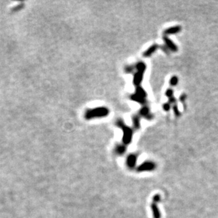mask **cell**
I'll use <instances>...</instances> for the list:
<instances>
[{
  "mask_svg": "<svg viewBox=\"0 0 218 218\" xmlns=\"http://www.w3.org/2000/svg\"><path fill=\"white\" fill-rule=\"evenodd\" d=\"M133 70H134V68L133 67H128L125 68V72L128 73H132L133 72Z\"/></svg>",
  "mask_w": 218,
  "mask_h": 218,
  "instance_id": "19",
  "label": "cell"
},
{
  "mask_svg": "<svg viewBox=\"0 0 218 218\" xmlns=\"http://www.w3.org/2000/svg\"><path fill=\"white\" fill-rule=\"evenodd\" d=\"M116 126H118L119 128L122 129L123 132V141L125 144H129L130 143V142L133 139V129L129 127V126H125V124H124L123 121L122 120H119L116 121Z\"/></svg>",
  "mask_w": 218,
  "mask_h": 218,
  "instance_id": "2",
  "label": "cell"
},
{
  "mask_svg": "<svg viewBox=\"0 0 218 218\" xmlns=\"http://www.w3.org/2000/svg\"><path fill=\"white\" fill-rule=\"evenodd\" d=\"M135 68L137 69V72L144 73V72H145V70H146V65H145V64H144V63L140 62L136 64Z\"/></svg>",
  "mask_w": 218,
  "mask_h": 218,
  "instance_id": "12",
  "label": "cell"
},
{
  "mask_svg": "<svg viewBox=\"0 0 218 218\" xmlns=\"http://www.w3.org/2000/svg\"><path fill=\"white\" fill-rule=\"evenodd\" d=\"M135 94H137L139 96H140V97H142V98H146V97H147V93L145 92V90H144L143 88L140 87V86H137Z\"/></svg>",
  "mask_w": 218,
  "mask_h": 218,
  "instance_id": "11",
  "label": "cell"
},
{
  "mask_svg": "<svg viewBox=\"0 0 218 218\" xmlns=\"http://www.w3.org/2000/svg\"><path fill=\"white\" fill-rule=\"evenodd\" d=\"M155 167V164L153 163L148 162V163H144L142 164L139 167V171H146V170H152Z\"/></svg>",
  "mask_w": 218,
  "mask_h": 218,
  "instance_id": "5",
  "label": "cell"
},
{
  "mask_svg": "<svg viewBox=\"0 0 218 218\" xmlns=\"http://www.w3.org/2000/svg\"><path fill=\"white\" fill-rule=\"evenodd\" d=\"M179 82V79H178V78H177L176 76H173V77H171V80H170V85L171 86H176L177 85V83H178Z\"/></svg>",
  "mask_w": 218,
  "mask_h": 218,
  "instance_id": "15",
  "label": "cell"
},
{
  "mask_svg": "<svg viewBox=\"0 0 218 218\" xmlns=\"http://www.w3.org/2000/svg\"><path fill=\"white\" fill-rule=\"evenodd\" d=\"M163 40L164 41V43H165V45L166 46V47L168 48L169 50H170V51L174 52H177V50H178V47H177L176 44H175V43L172 41V40H171L168 37H166V36H164Z\"/></svg>",
  "mask_w": 218,
  "mask_h": 218,
  "instance_id": "3",
  "label": "cell"
},
{
  "mask_svg": "<svg viewBox=\"0 0 218 218\" xmlns=\"http://www.w3.org/2000/svg\"><path fill=\"white\" fill-rule=\"evenodd\" d=\"M166 97H168L169 98H173L174 96V91L172 89H168L166 91Z\"/></svg>",
  "mask_w": 218,
  "mask_h": 218,
  "instance_id": "16",
  "label": "cell"
},
{
  "mask_svg": "<svg viewBox=\"0 0 218 218\" xmlns=\"http://www.w3.org/2000/svg\"><path fill=\"white\" fill-rule=\"evenodd\" d=\"M109 115V110L106 107H98L88 110L85 113L86 120H92L94 118L105 117Z\"/></svg>",
  "mask_w": 218,
  "mask_h": 218,
  "instance_id": "1",
  "label": "cell"
},
{
  "mask_svg": "<svg viewBox=\"0 0 218 218\" xmlns=\"http://www.w3.org/2000/svg\"><path fill=\"white\" fill-rule=\"evenodd\" d=\"M140 115L142 116L146 117L148 120H152V115L149 113V108L148 107H146V106H144V107L141 109L140 111Z\"/></svg>",
  "mask_w": 218,
  "mask_h": 218,
  "instance_id": "8",
  "label": "cell"
},
{
  "mask_svg": "<svg viewBox=\"0 0 218 218\" xmlns=\"http://www.w3.org/2000/svg\"><path fill=\"white\" fill-rule=\"evenodd\" d=\"M186 95L185 94H182L181 95V97H180V100H181L182 102H184L185 100H186Z\"/></svg>",
  "mask_w": 218,
  "mask_h": 218,
  "instance_id": "20",
  "label": "cell"
},
{
  "mask_svg": "<svg viewBox=\"0 0 218 218\" xmlns=\"http://www.w3.org/2000/svg\"><path fill=\"white\" fill-rule=\"evenodd\" d=\"M173 110H174V113H175V115L177 116H180V115H181V114H180V111H179V109H178V107H177L176 105L174 106Z\"/></svg>",
  "mask_w": 218,
  "mask_h": 218,
  "instance_id": "17",
  "label": "cell"
},
{
  "mask_svg": "<svg viewBox=\"0 0 218 218\" xmlns=\"http://www.w3.org/2000/svg\"><path fill=\"white\" fill-rule=\"evenodd\" d=\"M161 48L164 50V52H166V53H167V54H169V49L166 47V45H164V46H161Z\"/></svg>",
  "mask_w": 218,
  "mask_h": 218,
  "instance_id": "21",
  "label": "cell"
},
{
  "mask_svg": "<svg viewBox=\"0 0 218 218\" xmlns=\"http://www.w3.org/2000/svg\"><path fill=\"white\" fill-rule=\"evenodd\" d=\"M130 98H131V100H133L134 101H135V102H139V103H140V104H144L146 102L145 98H142V97H140V96H139L137 94L132 95Z\"/></svg>",
  "mask_w": 218,
  "mask_h": 218,
  "instance_id": "10",
  "label": "cell"
},
{
  "mask_svg": "<svg viewBox=\"0 0 218 218\" xmlns=\"http://www.w3.org/2000/svg\"><path fill=\"white\" fill-rule=\"evenodd\" d=\"M133 126L136 129H139L140 127V120L138 116L135 115L133 116Z\"/></svg>",
  "mask_w": 218,
  "mask_h": 218,
  "instance_id": "13",
  "label": "cell"
},
{
  "mask_svg": "<svg viewBox=\"0 0 218 218\" xmlns=\"http://www.w3.org/2000/svg\"><path fill=\"white\" fill-rule=\"evenodd\" d=\"M126 150V147L123 145H118L116 148V152L117 154L123 155Z\"/></svg>",
  "mask_w": 218,
  "mask_h": 218,
  "instance_id": "14",
  "label": "cell"
},
{
  "mask_svg": "<svg viewBox=\"0 0 218 218\" xmlns=\"http://www.w3.org/2000/svg\"><path fill=\"white\" fill-rule=\"evenodd\" d=\"M136 159H137V158L135 155H130L128 158V159H127V164H128V165L129 167H133L135 164Z\"/></svg>",
  "mask_w": 218,
  "mask_h": 218,
  "instance_id": "9",
  "label": "cell"
},
{
  "mask_svg": "<svg viewBox=\"0 0 218 218\" xmlns=\"http://www.w3.org/2000/svg\"><path fill=\"white\" fill-rule=\"evenodd\" d=\"M170 108H171V106H170V104L169 103H165L163 105V109H164V111H169V110H170Z\"/></svg>",
  "mask_w": 218,
  "mask_h": 218,
  "instance_id": "18",
  "label": "cell"
},
{
  "mask_svg": "<svg viewBox=\"0 0 218 218\" xmlns=\"http://www.w3.org/2000/svg\"><path fill=\"white\" fill-rule=\"evenodd\" d=\"M175 101H176V100H175V98L174 97L169 98V102L170 103H174Z\"/></svg>",
  "mask_w": 218,
  "mask_h": 218,
  "instance_id": "22",
  "label": "cell"
},
{
  "mask_svg": "<svg viewBox=\"0 0 218 218\" xmlns=\"http://www.w3.org/2000/svg\"><path fill=\"white\" fill-rule=\"evenodd\" d=\"M181 30V27L179 26H175L173 27H170L169 28L166 29L164 31V34L166 35H174L176 33H178Z\"/></svg>",
  "mask_w": 218,
  "mask_h": 218,
  "instance_id": "4",
  "label": "cell"
},
{
  "mask_svg": "<svg viewBox=\"0 0 218 218\" xmlns=\"http://www.w3.org/2000/svg\"><path fill=\"white\" fill-rule=\"evenodd\" d=\"M143 76H144V73L137 72L135 73V75H134V79H133L134 84L137 86H139V85H140L142 83V81H143Z\"/></svg>",
  "mask_w": 218,
  "mask_h": 218,
  "instance_id": "6",
  "label": "cell"
},
{
  "mask_svg": "<svg viewBox=\"0 0 218 218\" xmlns=\"http://www.w3.org/2000/svg\"><path fill=\"white\" fill-rule=\"evenodd\" d=\"M157 49H158V45L157 44L152 45L143 53V56L144 57H149L152 54H154V53L156 52V50Z\"/></svg>",
  "mask_w": 218,
  "mask_h": 218,
  "instance_id": "7",
  "label": "cell"
}]
</instances>
